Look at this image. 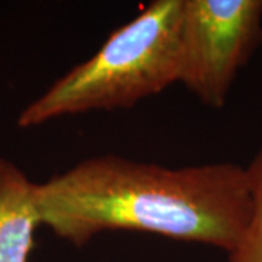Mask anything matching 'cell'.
Returning <instances> with one entry per match:
<instances>
[{"label":"cell","mask_w":262,"mask_h":262,"mask_svg":"<svg viewBox=\"0 0 262 262\" xmlns=\"http://www.w3.org/2000/svg\"><path fill=\"white\" fill-rule=\"evenodd\" d=\"M35 203L41 225L75 246L103 232L133 230L229 253L251 215L246 168H166L117 155L88 158L37 184Z\"/></svg>","instance_id":"1"},{"label":"cell","mask_w":262,"mask_h":262,"mask_svg":"<svg viewBox=\"0 0 262 262\" xmlns=\"http://www.w3.org/2000/svg\"><path fill=\"white\" fill-rule=\"evenodd\" d=\"M182 5L184 0L150 2L136 18L113 31L94 56L29 103L18 117V127L131 108L177 83Z\"/></svg>","instance_id":"2"},{"label":"cell","mask_w":262,"mask_h":262,"mask_svg":"<svg viewBox=\"0 0 262 262\" xmlns=\"http://www.w3.org/2000/svg\"><path fill=\"white\" fill-rule=\"evenodd\" d=\"M179 46L178 82L207 106L223 108L262 46V0H184Z\"/></svg>","instance_id":"3"},{"label":"cell","mask_w":262,"mask_h":262,"mask_svg":"<svg viewBox=\"0 0 262 262\" xmlns=\"http://www.w3.org/2000/svg\"><path fill=\"white\" fill-rule=\"evenodd\" d=\"M35 185L15 163L0 158V262H29L41 225Z\"/></svg>","instance_id":"4"},{"label":"cell","mask_w":262,"mask_h":262,"mask_svg":"<svg viewBox=\"0 0 262 262\" xmlns=\"http://www.w3.org/2000/svg\"><path fill=\"white\" fill-rule=\"evenodd\" d=\"M251 192V215L246 229L227 253V262H262V144L246 166Z\"/></svg>","instance_id":"5"}]
</instances>
